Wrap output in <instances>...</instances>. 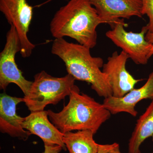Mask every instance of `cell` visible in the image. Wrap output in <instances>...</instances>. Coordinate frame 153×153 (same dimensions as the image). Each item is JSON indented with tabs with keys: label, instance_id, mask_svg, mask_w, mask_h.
Returning <instances> with one entry per match:
<instances>
[{
	"label": "cell",
	"instance_id": "obj_10",
	"mask_svg": "<svg viewBox=\"0 0 153 153\" xmlns=\"http://www.w3.org/2000/svg\"><path fill=\"white\" fill-rule=\"evenodd\" d=\"M146 99H153V71L141 87L134 88L121 97L111 96L105 98L102 104L111 114L125 112L135 117L138 114L136 106Z\"/></svg>",
	"mask_w": 153,
	"mask_h": 153
},
{
	"label": "cell",
	"instance_id": "obj_8",
	"mask_svg": "<svg viewBox=\"0 0 153 153\" xmlns=\"http://www.w3.org/2000/svg\"><path fill=\"white\" fill-rule=\"evenodd\" d=\"M129 57L126 52H114L103 64L102 71L108 78L112 96L121 97L133 89L143 79H136L127 70L126 64Z\"/></svg>",
	"mask_w": 153,
	"mask_h": 153
},
{
	"label": "cell",
	"instance_id": "obj_13",
	"mask_svg": "<svg viewBox=\"0 0 153 153\" xmlns=\"http://www.w3.org/2000/svg\"><path fill=\"white\" fill-rule=\"evenodd\" d=\"M153 136V99L137 121L129 140L128 153H141L140 147L144 141Z\"/></svg>",
	"mask_w": 153,
	"mask_h": 153
},
{
	"label": "cell",
	"instance_id": "obj_1",
	"mask_svg": "<svg viewBox=\"0 0 153 153\" xmlns=\"http://www.w3.org/2000/svg\"><path fill=\"white\" fill-rule=\"evenodd\" d=\"M104 24L89 0H70L54 15L50 30L55 39L68 37L92 49L97 42L96 29Z\"/></svg>",
	"mask_w": 153,
	"mask_h": 153
},
{
	"label": "cell",
	"instance_id": "obj_3",
	"mask_svg": "<svg viewBox=\"0 0 153 153\" xmlns=\"http://www.w3.org/2000/svg\"><path fill=\"white\" fill-rule=\"evenodd\" d=\"M69 97L68 104L60 112L47 111L52 123L63 134L90 130L95 134L111 117V113L103 104L87 94L80 93L76 85Z\"/></svg>",
	"mask_w": 153,
	"mask_h": 153
},
{
	"label": "cell",
	"instance_id": "obj_14",
	"mask_svg": "<svg viewBox=\"0 0 153 153\" xmlns=\"http://www.w3.org/2000/svg\"><path fill=\"white\" fill-rule=\"evenodd\" d=\"M94 133L90 130L68 132L63 141L69 153H97L98 144L94 139Z\"/></svg>",
	"mask_w": 153,
	"mask_h": 153
},
{
	"label": "cell",
	"instance_id": "obj_4",
	"mask_svg": "<svg viewBox=\"0 0 153 153\" xmlns=\"http://www.w3.org/2000/svg\"><path fill=\"white\" fill-rule=\"evenodd\" d=\"M75 79L69 74L54 77L42 71L34 76V80L24 102L31 112L44 111L49 104L56 105L69 96L75 87Z\"/></svg>",
	"mask_w": 153,
	"mask_h": 153
},
{
	"label": "cell",
	"instance_id": "obj_17",
	"mask_svg": "<svg viewBox=\"0 0 153 153\" xmlns=\"http://www.w3.org/2000/svg\"><path fill=\"white\" fill-rule=\"evenodd\" d=\"M44 151L43 153H59L63 149L60 146L51 144H44Z\"/></svg>",
	"mask_w": 153,
	"mask_h": 153
},
{
	"label": "cell",
	"instance_id": "obj_12",
	"mask_svg": "<svg viewBox=\"0 0 153 153\" xmlns=\"http://www.w3.org/2000/svg\"><path fill=\"white\" fill-rule=\"evenodd\" d=\"M48 117L47 111L31 112L25 117L22 127L31 134L39 137L44 144L58 145L66 151L67 149L63 141L64 134L49 121Z\"/></svg>",
	"mask_w": 153,
	"mask_h": 153
},
{
	"label": "cell",
	"instance_id": "obj_6",
	"mask_svg": "<svg viewBox=\"0 0 153 153\" xmlns=\"http://www.w3.org/2000/svg\"><path fill=\"white\" fill-rule=\"evenodd\" d=\"M21 50V41L17 30L11 25L6 35L4 47L0 53V88L5 90L9 84L15 83L26 96L33 82L24 77L16 63V55Z\"/></svg>",
	"mask_w": 153,
	"mask_h": 153
},
{
	"label": "cell",
	"instance_id": "obj_2",
	"mask_svg": "<svg viewBox=\"0 0 153 153\" xmlns=\"http://www.w3.org/2000/svg\"><path fill=\"white\" fill-rule=\"evenodd\" d=\"M90 49L63 38L53 41L51 52L63 60L68 74L75 80L89 83L99 96L105 98L112 96L108 78L101 70L104 64L103 60L92 56Z\"/></svg>",
	"mask_w": 153,
	"mask_h": 153
},
{
	"label": "cell",
	"instance_id": "obj_15",
	"mask_svg": "<svg viewBox=\"0 0 153 153\" xmlns=\"http://www.w3.org/2000/svg\"><path fill=\"white\" fill-rule=\"evenodd\" d=\"M142 13L143 16L146 15L149 22L146 25L148 33H153V0H142Z\"/></svg>",
	"mask_w": 153,
	"mask_h": 153
},
{
	"label": "cell",
	"instance_id": "obj_7",
	"mask_svg": "<svg viewBox=\"0 0 153 153\" xmlns=\"http://www.w3.org/2000/svg\"><path fill=\"white\" fill-rule=\"evenodd\" d=\"M0 11L8 23L13 25L17 30L21 41L20 53L22 57H30L36 47L27 36L33 19V7L27 0H0Z\"/></svg>",
	"mask_w": 153,
	"mask_h": 153
},
{
	"label": "cell",
	"instance_id": "obj_5",
	"mask_svg": "<svg viewBox=\"0 0 153 153\" xmlns=\"http://www.w3.org/2000/svg\"><path fill=\"white\" fill-rule=\"evenodd\" d=\"M127 26L123 19H119L111 26V30L106 32V37L126 52L134 63L146 65L153 47L145 38L148 32L146 26L139 33L127 32L124 29Z\"/></svg>",
	"mask_w": 153,
	"mask_h": 153
},
{
	"label": "cell",
	"instance_id": "obj_16",
	"mask_svg": "<svg viewBox=\"0 0 153 153\" xmlns=\"http://www.w3.org/2000/svg\"><path fill=\"white\" fill-rule=\"evenodd\" d=\"M97 153H123L121 152L120 146L117 143L111 144H98Z\"/></svg>",
	"mask_w": 153,
	"mask_h": 153
},
{
	"label": "cell",
	"instance_id": "obj_9",
	"mask_svg": "<svg viewBox=\"0 0 153 153\" xmlns=\"http://www.w3.org/2000/svg\"><path fill=\"white\" fill-rule=\"evenodd\" d=\"M104 24L111 26L121 19L142 18V0H89Z\"/></svg>",
	"mask_w": 153,
	"mask_h": 153
},
{
	"label": "cell",
	"instance_id": "obj_11",
	"mask_svg": "<svg viewBox=\"0 0 153 153\" xmlns=\"http://www.w3.org/2000/svg\"><path fill=\"white\" fill-rule=\"evenodd\" d=\"M24 98L15 97L6 93L1 94L0 97V131L2 133L11 137L26 140L31 134L22 126L25 117L17 114L16 107Z\"/></svg>",
	"mask_w": 153,
	"mask_h": 153
},
{
	"label": "cell",
	"instance_id": "obj_19",
	"mask_svg": "<svg viewBox=\"0 0 153 153\" xmlns=\"http://www.w3.org/2000/svg\"><path fill=\"white\" fill-rule=\"evenodd\" d=\"M152 153H153V152H152Z\"/></svg>",
	"mask_w": 153,
	"mask_h": 153
},
{
	"label": "cell",
	"instance_id": "obj_18",
	"mask_svg": "<svg viewBox=\"0 0 153 153\" xmlns=\"http://www.w3.org/2000/svg\"><path fill=\"white\" fill-rule=\"evenodd\" d=\"M145 38L147 41L152 45V48L150 55V57H151L153 55V33H147Z\"/></svg>",
	"mask_w": 153,
	"mask_h": 153
}]
</instances>
